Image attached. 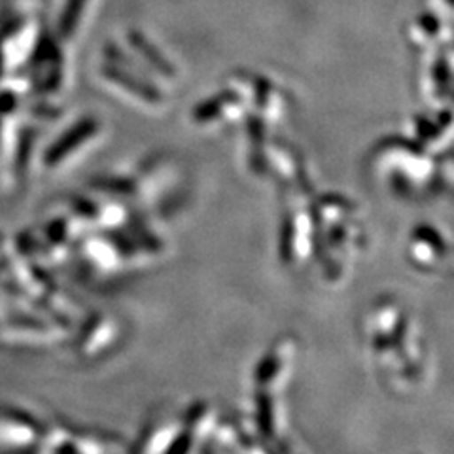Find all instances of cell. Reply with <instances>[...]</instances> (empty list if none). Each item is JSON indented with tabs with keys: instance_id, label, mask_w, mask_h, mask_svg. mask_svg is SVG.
Returning <instances> with one entry per match:
<instances>
[{
	"instance_id": "1",
	"label": "cell",
	"mask_w": 454,
	"mask_h": 454,
	"mask_svg": "<svg viewBox=\"0 0 454 454\" xmlns=\"http://www.w3.org/2000/svg\"><path fill=\"white\" fill-rule=\"evenodd\" d=\"M365 340L390 387L409 390L422 380L426 347L419 325L394 297L377 300L365 315Z\"/></svg>"
},
{
	"instance_id": "2",
	"label": "cell",
	"mask_w": 454,
	"mask_h": 454,
	"mask_svg": "<svg viewBox=\"0 0 454 454\" xmlns=\"http://www.w3.org/2000/svg\"><path fill=\"white\" fill-rule=\"evenodd\" d=\"M280 262L286 267L307 265L317 255V227L309 205H295L282 218L280 225Z\"/></svg>"
},
{
	"instance_id": "3",
	"label": "cell",
	"mask_w": 454,
	"mask_h": 454,
	"mask_svg": "<svg viewBox=\"0 0 454 454\" xmlns=\"http://www.w3.org/2000/svg\"><path fill=\"white\" fill-rule=\"evenodd\" d=\"M300 354V340L295 335H282L269 347L254 369L255 394H273L286 387Z\"/></svg>"
},
{
	"instance_id": "4",
	"label": "cell",
	"mask_w": 454,
	"mask_h": 454,
	"mask_svg": "<svg viewBox=\"0 0 454 454\" xmlns=\"http://www.w3.org/2000/svg\"><path fill=\"white\" fill-rule=\"evenodd\" d=\"M450 247L432 223H419L409 237L407 260L424 273H435L449 260Z\"/></svg>"
},
{
	"instance_id": "5",
	"label": "cell",
	"mask_w": 454,
	"mask_h": 454,
	"mask_svg": "<svg viewBox=\"0 0 454 454\" xmlns=\"http://www.w3.org/2000/svg\"><path fill=\"white\" fill-rule=\"evenodd\" d=\"M85 333H88L83 340L85 352H88L90 356H103V354L108 356L112 350H116V347L121 345L125 330L118 317L98 315L93 322H90L88 332Z\"/></svg>"
},
{
	"instance_id": "6",
	"label": "cell",
	"mask_w": 454,
	"mask_h": 454,
	"mask_svg": "<svg viewBox=\"0 0 454 454\" xmlns=\"http://www.w3.org/2000/svg\"><path fill=\"white\" fill-rule=\"evenodd\" d=\"M98 129V123L95 118H83L55 142L48 152V163H57L65 160L68 153H73L74 148L82 146L85 140H90Z\"/></svg>"
},
{
	"instance_id": "7",
	"label": "cell",
	"mask_w": 454,
	"mask_h": 454,
	"mask_svg": "<svg viewBox=\"0 0 454 454\" xmlns=\"http://www.w3.org/2000/svg\"><path fill=\"white\" fill-rule=\"evenodd\" d=\"M103 73H105V78H108L110 82L118 83V85H123V88H127L131 93L138 95L140 98H145V101H148V103H160L161 101V93H160L158 88H155V85H150L148 82L129 74L123 68L108 65V67L103 68Z\"/></svg>"
},
{
	"instance_id": "8",
	"label": "cell",
	"mask_w": 454,
	"mask_h": 454,
	"mask_svg": "<svg viewBox=\"0 0 454 454\" xmlns=\"http://www.w3.org/2000/svg\"><path fill=\"white\" fill-rule=\"evenodd\" d=\"M129 40H131V44L135 46V50L137 51H140L142 55H145V59L150 63V65H153V68H158L161 74H167V76H173L175 74V68L168 65V61L165 59V57L155 50L153 46H150L148 44V40L142 36L140 33H137V31H133L131 35H129Z\"/></svg>"
},
{
	"instance_id": "9",
	"label": "cell",
	"mask_w": 454,
	"mask_h": 454,
	"mask_svg": "<svg viewBox=\"0 0 454 454\" xmlns=\"http://www.w3.org/2000/svg\"><path fill=\"white\" fill-rule=\"evenodd\" d=\"M235 101H237V95H233V93H222L218 97H212L193 110V118L199 123H207L210 120L218 118L225 105L235 103Z\"/></svg>"
},
{
	"instance_id": "10",
	"label": "cell",
	"mask_w": 454,
	"mask_h": 454,
	"mask_svg": "<svg viewBox=\"0 0 454 454\" xmlns=\"http://www.w3.org/2000/svg\"><path fill=\"white\" fill-rule=\"evenodd\" d=\"M83 6H85V0H67L65 10H63L61 20H59L61 38H70V35L74 33V28L80 21L82 12H83Z\"/></svg>"
},
{
	"instance_id": "11",
	"label": "cell",
	"mask_w": 454,
	"mask_h": 454,
	"mask_svg": "<svg viewBox=\"0 0 454 454\" xmlns=\"http://www.w3.org/2000/svg\"><path fill=\"white\" fill-rule=\"evenodd\" d=\"M434 80H435V85H437V95L442 93V95H445L447 93V90H449V65H447V61L443 59H437V63H435V68H434Z\"/></svg>"
},
{
	"instance_id": "12",
	"label": "cell",
	"mask_w": 454,
	"mask_h": 454,
	"mask_svg": "<svg viewBox=\"0 0 454 454\" xmlns=\"http://www.w3.org/2000/svg\"><path fill=\"white\" fill-rule=\"evenodd\" d=\"M420 25L426 28V31H428V35H435L437 28H439V21L432 16V13H422Z\"/></svg>"
},
{
	"instance_id": "13",
	"label": "cell",
	"mask_w": 454,
	"mask_h": 454,
	"mask_svg": "<svg viewBox=\"0 0 454 454\" xmlns=\"http://www.w3.org/2000/svg\"><path fill=\"white\" fill-rule=\"evenodd\" d=\"M0 74H3V50H0Z\"/></svg>"
},
{
	"instance_id": "14",
	"label": "cell",
	"mask_w": 454,
	"mask_h": 454,
	"mask_svg": "<svg viewBox=\"0 0 454 454\" xmlns=\"http://www.w3.org/2000/svg\"><path fill=\"white\" fill-rule=\"evenodd\" d=\"M447 3H449V0H447Z\"/></svg>"
}]
</instances>
